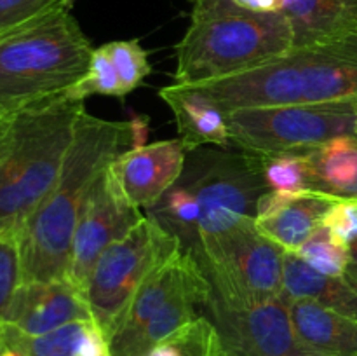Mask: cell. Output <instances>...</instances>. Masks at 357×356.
Masks as SVG:
<instances>
[{"label":"cell","mask_w":357,"mask_h":356,"mask_svg":"<svg viewBox=\"0 0 357 356\" xmlns=\"http://www.w3.org/2000/svg\"><path fill=\"white\" fill-rule=\"evenodd\" d=\"M211 285L192 251L178 250L146 278L110 339L112 356H146L157 344L201 316Z\"/></svg>","instance_id":"cell-6"},{"label":"cell","mask_w":357,"mask_h":356,"mask_svg":"<svg viewBox=\"0 0 357 356\" xmlns=\"http://www.w3.org/2000/svg\"><path fill=\"white\" fill-rule=\"evenodd\" d=\"M293 330L310 356H357V320L312 300H291Z\"/></svg>","instance_id":"cell-17"},{"label":"cell","mask_w":357,"mask_h":356,"mask_svg":"<svg viewBox=\"0 0 357 356\" xmlns=\"http://www.w3.org/2000/svg\"><path fill=\"white\" fill-rule=\"evenodd\" d=\"M349 250L324 225H321L295 251L305 264L328 276H344L349 264Z\"/></svg>","instance_id":"cell-24"},{"label":"cell","mask_w":357,"mask_h":356,"mask_svg":"<svg viewBox=\"0 0 357 356\" xmlns=\"http://www.w3.org/2000/svg\"><path fill=\"white\" fill-rule=\"evenodd\" d=\"M293 35L282 13L190 20L176 45V84H201L248 72L286 54Z\"/></svg>","instance_id":"cell-5"},{"label":"cell","mask_w":357,"mask_h":356,"mask_svg":"<svg viewBox=\"0 0 357 356\" xmlns=\"http://www.w3.org/2000/svg\"><path fill=\"white\" fill-rule=\"evenodd\" d=\"M112 163L98 177L73 234L66 279L84 293L100 255L112 243L128 236L145 216L126 195Z\"/></svg>","instance_id":"cell-12"},{"label":"cell","mask_w":357,"mask_h":356,"mask_svg":"<svg viewBox=\"0 0 357 356\" xmlns=\"http://www.w3.org/2000/svg\"><path fill=\"white\" fill-rule=\"evenodd\" d=\"M190 20L225 16V14L282 13L286 0H190Z\"/></svg>","instance_id":"cell-29"},{"label":"cell","mask_w":357,"mask_h":356,"mask_svg":"<svg viewBox=\"0 0 357 356\" xmlns=\"http://www.w3.org/2000/svg\"><path fill=\"white\" fill-rule=\"evenodd\" d=\"M192 253L213 295L227 306H257L282 293L286 251L258 230L255 218L201 237Z\"/></svg>","instance_id":"cell-7"},{"label":"cell","mask_w":357,"mask_h":356,"mask_svg":"<svg viewBox=\"0 0 357 356\" xmlns=\"http://www.w3.org/2000/svg\"><path fill=\"white\" fill-rule=\"evenodd\" d=\"M335 199L312 191H267L257 206L258 230L284 251L298 248L323 225V218Z\"/></svg>","instance_id":"cell-15"},{"label":"cell","mask_w":357,"mask_h":356,"mask_svg":"<svg viewBox=\"0 0 357 356\" xmlns=\"http://www.w3.org/2000/svg\"><path fill=\"white\" fill-rule=\"evenodd\" d=\"M323 225L340 243L351 248V244L357 239V202L335 199V202L324 215Z\"/></svg>","instance_id":"cell-30"},{"label":"cell","mask_w":357,"mask_h":356,"mask_svg":"<svg viewBox=\"0 0 357 356\" xmlns=\"http://www.w3.org/2000/svg\"><path fill=\"white\" fill-rule=\"evenodd\" d=\"M309 191L357 202V138L342 136L305 154Z\"/></svg>","instance_id":"cell-20"},{"label":"cell","mask_w":357,"mask_h":356,"mask_svg":"<svg viewBox=\"0 0 357 356\" xmlns=\"http://www.w3.org/2000/svg\"><path fill=\"white\" fill-rule=\"evenodd\" d=\"M282 295L291 300H312L326 309L357 320V290L344 276L316 271L296 253L286 251Z\"/></svg>","instance_id":"cell-19"},{"label":"cell","mask_w":357,"mask_h":356,"mask_svg":"<svg viewBox=\"0 0 357 356\" xmlns=\"http://www.w3.org/2000/svg\"><path fill=\"white\" fill-rule=\"evenodd\" d=\"M23 285L20 241L16 234H0V327L6 323L13 300Z\"/></svg>","instance_id":"cell-28"},{"label":"cell","mask_w":357,"mask_h":356,"mask_svg":"<svg viewBox=\"0 0 357 356\" xmlns=\"http://www.w3.org/2000/svg\"><path fill=\"white\" fill-rule=\"evenodd\" d=\"M72 2L73 0H0V40L59 10L70 9Z\"/></svg>","instance_id":"cell-25"},{"label":"cell","mask_w":357,"mask_h":356,"mask_svg":"<svg viewBox=\"0 0 357 356\" xmlns=\"http://www.w3.org/2000/svg\"><path fill=\"white\" fill-rule=\"evenodd\" d=\"M194 86L223 112L281 105L333 103L357 98V34L291 47L248 72Z\"/></svg>","instance_id":"cell-2"},{"label":"cell","mask_w":357,"mask_h":356,"mask_svg":"<svg viewBox=\"0 0 357 356\" xmlns=\"http://www.w3.org/2000/svg\"><path fill=\"white\" fill-rule=\"evenodd\" d=\"M230 142L255 156L307 154L342 136H357V98L333 103L236 108L225 112Z\"/></svg>","instance_id":"cell-8"},{"label":"cell","mask_w":357,"mask_h":356,"mask_svg":"<svg viewBox=\"0 0 357 356\" xmlns=\"http://www.w3.org/2000/svg\"><path fill=\"white\" fill-rule=\"evenodd\" d=\"M94 47L59 10L0 40V105L7 115L66 94L89 70Z\"/></svg>","instance_id":"cell-4"},{"label":"cell","mask_w":357,"mask_h":356,"mask_svg":"<svg viewBox=\"0 0 357 356\" xmlns=\"http://www.w3.org/2000/svg\"><path fill=\"white\" fill-rule=\"evenodd\" d=\"M68 94L75 100L86 101V98L100 94V96L126 98L122 84L119 80L117 70L112 63L110 56L107 54L103 45L94 49L91 56L89 70L86 75L68 91Z\"/></svg>","instance_id":"cell-26"},{"label":"cell","mask_w":357,"mask_h":356,"mask_svg":"<svg viewBox=\"0 0 357 356\" xmlns=\"http://www.w3.org/2000/svg\"><path fill=\"white\" fill-rule=\"evenodd\" d=\"M159 96L173 112L178 138L188 154L206 145H229L225 112L211 98L194 86L176 82L162 87Z\"/></svg>","instance_id":"cell-16"},{"label":"cell","mask_w":357,"mask_h":356,"mask_svg":"<svg viewBox=\"0 0 357 356\" xmlns=\"http://www.w3.org/2000/svg\"><path fill=\"white\" fill-rule=\"evenodd\" d=\"M7 121H9V115L3 119H0V145H2V140L3 135H6V129H7Z\"/></svg>","instance_id":"cell-32"},{"label":"cell","mask_w":357,"mask_h":356,"mask_svg":"<svg viewBox=\"0 0 357 356\" xmlns=\"http://www.w3.org/2000/svg\"><path fill=\"white\" fill-rule=\"evenodd\" d=\"M187 157L180 138L162 140L126 149L115 157L112 170L132 205L152 209L180 180Z\"/></svg>","instance_id":"cell-13"},{"label":"cell","mask_w":357,"mask_h":356,"mask_svg":"<svg viewBox=\"0 0 357 356\" xmlns=\"http://www.w3.org/2000/svg\"><path fill=\"white\" fill-rule=\"evenodd\" d=\"M93 321H73L42 335H28L10 325H2L0 356H82Z\"/></svg>","instance_id":"cell-21"},{"label":"cell","mask_w":357,"mask_h":356,"mask_svg":"<svg viewBox=\"0 0 357 356\" xmlns=\"http://www.w3.org/2000/svg\"><path fill=\"white\" fill-rule=\"evenodd\" d=\"M222 344H220L216 328L211 321L201 314L174 332L171 337L157 344L146 356H220Z\"/></svg>","instance_id":"cell-22"},{"label":"cell","mask_w":357,"mask_h":356,"mask_svg":"<svg viewBox=\"0 0 357 356\" xmlns=\"http://www.w3.org/2000/svg\"><path fill=\"white\" fill-rule=\"evenodd\" d=\"M84 101L68 93L9 115L0 145V234H16L51 192Z\"/></svg>","instance_id":"cell-3"},{"label":"cell","mask_w":357,"mask_h":356,"mask_svg":"<svg viewBox=\"0 0 357 356\" xmlns=\"http://www.w3.org/2000/svg\"><path fill=\"white\" fill-rule=\"evenodd\" d=\"M356 138H357V136H356Z\"/></svg>","instance_id":"cell-35"},{"label":"cell","mask_w":357,"mask_h":356,"mask_svg":"<svg viewBox=\"0 0 357 356\" xmlns=\"http://www.w3.org/2000/svg\"><path fill=\"white\" fill-rule=\"evenodd\" d=\"M344 278L357 290V239L351 244V250H349V264L344 272Z\"/></svg>","instance_id":"cell-31"},{"label":"cell","mask_w":357,"mask_h":356,"mask_svg":"<svg viewBox=\"0 0 357 356\" xmlns=\"http://www.w3.org/2000/svg\"><path fill=\"white\" fill-rule=\"evenodd\" d=\"M135 135L132 122L82 112L54 187L17 232L23 283L66 278L73 234L87 198L101 171Z\"/></svg>","instance_id":"cell-1"},{"label":"cell","mask_w":357,"mask_h":356,"mask_svg":"<svg viewBox=\"0 0 357 356\" xmlns=\"http://www.w3.org/2000/svg\"><path fill=\"white\" fill-rule=\"evenodd\" d=\"M289 304L281 293L257 306L236 307L211 292L202 314L216 328L223 356H310L293 330Z\"/></svg>","instance_id":"cell-11"},{"label":"cell","mask_w":357,"mask_h":356,"mask_svg":"<svg viewBox=\"0 0 357 356\" xmlns=\"http://www.w3.org/2000/svg\"><path fill=\"white\" fill-rule=\"evenodd\" d=\"M3 117H7V114H6V110L2 108V105H0V119H3Z\"/></svg>","instance_id":"cell-33"},{"label":"cell","mask_w":357,"mask_h":356,"mask_svg":"<svg viewBox=\"0 0 357 356\" xmlns=\"http://www.w3.org/2000/svg\"><path fill=\"white\" fill-rule=\"evenodd\" d=\"M178 250H181L180 241L152 215H145L128 236L100 255L91 271L86 295L93 320L108 342L146 278Z\"/></svg>","instance_id":"cell-9"},{"label":"cell","mask_w":357,"mask_h":356,"mask_svg":"<svg viewBox=\"0 0 357 356\" xmlns=\"http://www.w3.org/2000/svg\"><path fill=\"white\" fill-rule=\"evenodd\" d=\"M220 356H223V353H222V355H220Z\"/></svg>","instance_id":"cell-34"},{"label":"cell","mask_w":357,"mask_h":356,"mask_svg":"<svg viewBox=\"0 0 357 356\" xmlns=\"http://www.w3.org/2000/svg\"><path fill=\"white\" fill-rule=\"evenodd\" d=\"M257 159L268 191H309V164L305 154H268L257 156Z\"/></svg>","instance_id":"cell-23"},{"label":"cell","mask_w":357,"mask_h":356,"mask_svg":"<svg viewBox=\"0 0 357 356\" xmlns=\"http://www.w3.org/2000/svg\"><path fill=\"white\" fill-rule=\"evenodd\" d=\"M86 320H93L86 293L65 278L23 283L3 325L28 335H42Z\"/></svg>","instance_id":"cell-14"},{"label":"cell","mask_w":357,"mask_h":356,"mask_svg":"<svg viewBox=\"0 0 357 356\" xmlns=\"http://www.w3.org/2000/svg\"><path fill=\"white\" fill-rule=\"evenodd\" d=\"M105 51L110 56L119 80L122 84L126 96L136 87L142 86L152 66L149 61V52L142 47L138 40H115L103 44Z\"/></svg>","instance_id":"cell-27"},{"label":"cell","mask_w":357,"mask_h":356,"mask_svg":"<svg viewBox=\"0 0 357 356\" xmlns=\"http://www.w3.org/2000/svg\"><path fill=\"white\" fill-rule=\"evenodd\" d=\"M199 208V239L257 216L268 191L255 154L194 150L180 177Z\"/></svg>","instance_id":"cell-10"},{"label":"cell","mask_w":357,"mask_h":356,"mask_svg":"<svg viewBox=\"0 0 357 356\" xmlns=\"http://www.w3.org/2000/svg\"><path fill=\"white\" fill-rule=\"evenodd\" d=\"M282 14L291 28L293 47L357 34V0H286Z\"/></svg>","instance_id":"cell-18"}]
</instances>
